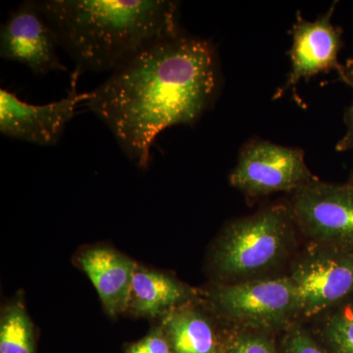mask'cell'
I'll return each mask as SVG.
<instances>
[{
    "label": "cell",
    "instance_id": "5b68a950",
    "mask_svg": "<svg viewBox=\"0 0 353 353\" xmlns=\"http://www.w3.org/2000/svg\"><path fill=\"white\" fill-rule=\"evenodd\" d=\"M294 223L315 243L353 252V188L313 180L294 192Z\"/></svg>",
    "mask_w": 353,
    "mask_h": 353
},
{
    "label": "cell",
    "instance_id": "52a82bcc",
    "mask_svg": "<svg viewBox=\"0 0 353 353\" xmlns=\"http://www.w3.org/2000/svg\"><path fill=\"white\" fill-rule=\"evenodd\" d=\"M81 74H72L71 90L60 101L46 104L23 101L13 92L0 90V132L7 138L27 141L39 146H54L63 136L77 109L83 105L90 92H78L77 82Z\"/></svg>",
    "mask_w": 353,
    "mask_h": 353
},
{
    "label": "cell",
    "instance_id": "9a60e30c",
    "mask_svg": "<svg viewBox=\"0 0 353 353\" xmlns=\"http://www.w3.org/2000/svg\"><path fill=\"white\" fill-rule=\"evenodd\" d=\"M321 333L329 353H353V299L323 314Z\"/></svg>",
    "mask_w": 353,
    "mask_h": 353
},
{
    "label": "cell",
    "instance_id": "ac0fdd59",
    "mask_svg": "<svg viewBox=\"0 0 353 353\" xmlns=\"http://www.w3.org/2000/svg\"><path fill=\"white\" fill-rule=\"evenodd\" d=\"M284 353H327L322 350L305 330L290 329L284 341Z\"/></svg>",
    "mask_w": 353,
    "mask_h": 353
},
{
    "label": "cell",
    "instance_id": "ba28073f",
    "mask_svg": "<svg viewBox=\"0 0 353 353\" xmlns=\"http://www.w3.org/2000/svg\"><path fill=\"white\" fill-rule=\"evenodd\" d=\"M214 296L225 314L252 328H274L299 314L290 277L240 281L220 288Z\"/></svg>",
    "mask_w": 353,
    "mask_h": 353
},
{
    "label": "cell",
    "instance_id": "4fadbf2b",
    "mask_svg": "<svg viewBox=\"0 0 353 353\" xmlns=\"http://www.w3.org/2000/svg\"><path fill=\"white\" fill-rule=\"evenodd\" d=\"M166 329L175 353H213L214 333L205 318L194 311L174 313Z\"/></svg>",
    "mask_w": 353,
    "mask_h": 353
},
{
    "label": "cell",
    "instance_id": "30bf717a",
    "mask_svg": "<svg viewBox=\"0 0 353 353\" xmlns=\"http://www.w3.org/2000/svg\"><path fill=\"white\" fill-rule=\"evenodd\" d=\"M334 6L328 12L310 22L297 14L292 28V46L290 50L292 70L282 94L288 88H294L301 80L308 81L319 73L340 69L339 53L343 46V30L332 23Z\"/></svg>",
    "mask_w": 353,
    "mask_h": 353
},
{
    "label": "cell",
    "instance_id": "8fae6325",
    "mask_svg": "<svg viewBox=\"0 0 353 353\" xmlns=\"http://www.w3.org/2000/svg\"><path fill=\"white\" fill-rule=\"evenodd\" d=\"M80 264L109 314H120L129 307L132 279L137 270L131 259L110 248H97L83 252Z\"/></svg>",
    "mask_w": 353,
    "mask_h": 353
},
{
    "label": "cell",
    "instance_id": "7c38bea8",
    "mask_svg": "<svg viewBox=\"0 0 353 353\" xmlns=\"http://www.w3.org/2000/svg\"><path fill=\"white\" fill-rule=\"evenodd\" d=\"M187 297V290L173 279L157 272L137 268L129 307L131 306L137 314L152 317L182 303Z\"/></svg>",
    "mask_w": 353,
    "mask_h": 353
},
{
    "label": "cell",
    "instance_id": "e0dca14e",
    "mask_svg": "<svg viewBox=\"0 0 353 353\" xmlns=\"http://www.w3.org/2000/svg\"><path fill=\"white\" fill-rule=\"evenodd\" d=\"M227 353H276L270 340L256 334H241L231 343Z\"/></svg>",
    "mask_w": 353,
    "mask_h": 353
},
{
    "label": "cell",
    "instance_id": "6da1fadb",
    "mask_svg": "<svg viewBox=\"0 0 353 353\" xmlns=\"http://www.w3.org/2000/svg\"><path fill=\"white\" fill-rule=\"evenodd\" d=\"M218 83L212 44L180 32L121 65L83 106L110 130L128 159L146 169L157 137L196 123L214 101Z\"/></svg>",
    "mask_w": 353,
    "mask_h": 353
},
{
    "label": "cell",
    "instance_id": "3957f363",
    "mask_svg": "<svg viewBox=\"0 0 353 353\" xmlns=\"http://www.w3.org/2000/svg\"><path fill=\"white\" fill-rule=\"evenodd\" d=\"M294 223L290 208L285 206H273L234 221L216 248V269L233 279L252 277L269 270L287 254Z\"/></svg>",
    "mask_w": 353,
    "mask_h": 353
},
{
    "label": "cell",
    "instance_id": "7a4b0ae2",
    "mask_svg": "<svg viewBox=\"0 0 353 353\" xmlns=\"http://www.w3.org/2000/svg\"><path fill=\"white\" fill-rule=\"evenodd\" d=\"M76 71L110 72L157 41L182 32L168 0H37Z\"/></svg>",
    "mask_w": 353,
    "mask_h": 353
},
{
    "label": "cell",
    "instance_id": "8992f818",
    "mask_svg": "<svg viewBox=\"0 0 353 353\" xmlns=\"http://www.w3.org/2000/svg\"><path fill=\"white\" fill-rule=\"evenodd\" d=\"M313 180L303 150L265 141L248 143L230 176L231 185L248 196L296 192Z\"/></svg>",
    "mask_w": 353,
    "mask_h": 353
},
{
    "label": "cell",
    "instance_id": "ffe728a7",
    "mask_svg": "<svg viewBox=\"0 0 353 353\" xmlns=\"http://www.w3.org/2000/svg\"><path fill=\"white\" fill-rule=\"evenodd\" d=\"M347 185H350V187L353 188V171L352 172V175L350 176V180H348Z\"/></svg>",
    "mask_w": 353,
    "mask_h": 353
},
{
    "label": "cell",
    "instance_id": "d6986e66",
    "mask_svg": "<svg viewBox=\"0 0 353 353\" xmlns=\"http://www.w3.org/2000/svg\"><path fill=\"white\" fill-rule=\"evenodd\" d=\"M129 353H171L167 341L159 334H152L130 348Z\"/></svg>",
    "mask_w": 353,
    "mask_h": 353
},
{
    "label": "cell",
    "instance_id": "9c48e42d",
    "mask_svg": "<svg viewBox=\"0 0 353 353\" xmlns=\"http://www.w3.org/2000/svg\"><path fill=\"white\" fill-rule=\"evenodd\" d=\"M54 32L36 0H26L9 13L0 30V57L25 65L36 76L68 68L58 55Z\"/></svg>",
    "mask_w": 353,
    "mask_h": 353
},
{
    "label": "cell",
    "instance_id": "5bb4252c",
    "mask_svg": "<svg viewBox=\"0 0 353 353\" xmlns=\"http://www.w3.org/2000/svg\"><path fill=\"white\" fill-rule=\"evenodd\" d=\"M0 353H34V334L21 304L7 309L0 326Z\"/></svg>",
    "mask_w": 353,
    "mask_h": 353
},
{
    "label": "cell",
    "instance_id": "2e32d148",
    "mask_svg": "<svg viewBox=\"0 0 353 353\" xmlns=\"http://www.w3.org/2000/svg\"><path fill=\"white\" fill-rule=\"evenodd\" d=\"M339 76L343 83H347L353 90V58L348 59L345 64H341L338 70ZM347 132L336 143V150L338 152H347L353 150V102L345 114Z\"/></svg>",
    "mask_w": 353,
    "mask_h": 353
},
{
    "label": "cell",
    "instance_id": "277c9868",
    "mask_svg": "<svg viewBox=\"0 0 353 353\" xmlns=\"http://www.w3.org/2000/svg\"><path fill=\"white\" fill-rule=\"evenodd\" d=\"M290 279L299 314H324L353 299V252L315 243L294 265Z\"/></svg>",
    "mask_w": 353,
    "mask_h": 353
}]
</instances>
